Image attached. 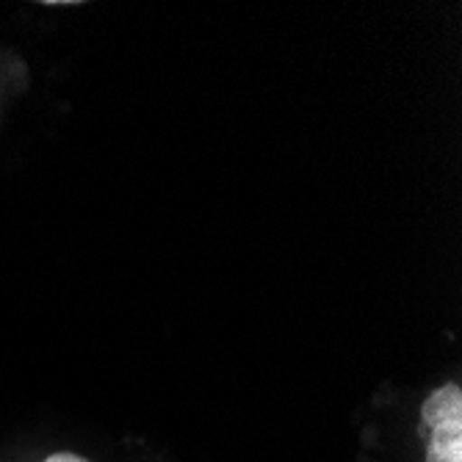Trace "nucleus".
<instances>
[{"mask_svg":"<svg viewBox=\"0 0 462 462\" xmlns=\"http://www.w3.org/2000/svg\"><path fill=\"white\" fill-rule=\"evenodd\" d=\"M45 462H89V459H83V457H78V454H69V451H59V454L48 457Z\"/></svg>","mask_w":462,"mask_h":462,"instance_id":"2","label":"nucleus"},{"mask_svg":"<svg viewBox=\"0 0 462 462\" xmlns=\"http://www.w3.org/2000/svg\"><path fill=\"white\" fill-rule=\"evenodd\" d=\"M421 424L430 430L427 462H462V391L438 388L421 407Z\"/></svg>","mask_w":462,"mask_h":462,"instance_id":"1","label":"nucleus"}]
</instances>
